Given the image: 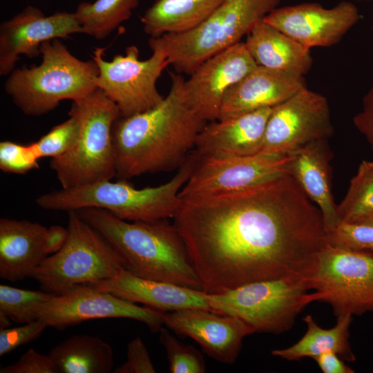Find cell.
Instances as JSON below:
<instances>
[{
  "instance_id": "obj_1",
  "label": "cell",
  "mask_w": 373,
  "mask_h": 373,
  "mask_svg": "<svg viewBox=\"0 0 373 373\" xmlns=\"http://www.w3.org/2000/svg\"><path fill=\"white\" fill-rule=\"evenodd\" d=\"M174 220L207 294L291 276L308 278L327 245L320 209L289 174L182 200Z\"/></svg>"
},
{
  "instance_id": "obj_29",
  "label": "cell",
  "mask_w": 373,
  "mask_h": 373,
  "mask_svg": "<svg viewBox=\"0 0 373 373\" xmlns=\"http://www.w3.org/2000/svg\"><path fill=\"white\" fill-rule=\"evenodd\" d=\"M340 221L357 223L373 215V161L363 160L337 204Z\"/></svg>"
},
{
  "instance_id": "obj_9",
  "label": "cell",
  "mask_w": 373,
  "mask_h": 373,
  "mask_svg": "<svg viewBox=\"0 0 373 373\" xmlns=\"http://www.w3.org/2000/svg\"><path fill=\"white\" fill-rule=\"evenodd\" d=\"M68 213L65 244L47 256L32 276L44 291L55 295L110 279L126 269L120 256L95 228L76 211Z\"/></svg>"
},
{
  "instance_id": "obj_16",
  "label": "cell",
  "mask_w": 373,
  "mask_h": 373,
  "mask_svg": "<svg viewBox=\"0 0 373 373\" xmlns=\"http://www.w3.org/2000/svg\"><path fill=\"white\" fill-rule=\"evenodd\" d=\"M257 65L240 41L202 62L182 84L186 103L202 119H218L224 97Z\"/></svg>"
},
{
  "instance_id": "obj_43",
  "label": "cell",
  "mask_w": 373,
  "mask_h": 373,
  "mask_svg": "<svg viewBox=\"0 0 373 373\" xmlns=\"http://www.w3.org/2000/svg\"><path fill=\"white\" fill-rule=\"evenodd\" d=\"M357 1H371V0H357Z\"/></svg>"
},
{
  "instance_id": "obj_3",
  "label": "cell",
  "mask_w": 373,
  "mask_h": 373,
  "mask_svg": "<svg viewBox=\"0 0 373 373\" xmlns=\"http://www.w3.org/2000/svg\"><path fill=\"white\" fill-rule=\"evenodd\" d=\"M116 250L126 270L137 276L202 290L178 228L167 219L127 221L108 211H76Z\"/></svg>"
},
{
  "instance_id": "obj_17",
  "label": "cell",
  "mask_w": 373,
  "mask_h": 373,
  "mask_svg": "<svg viewBox=\"0 0 373 373\" xmlns=\"http://www.w3.org/2000/svg\"><path fill=\"white\" fill-rule=\"evenodd\" d=\"M75 33L83 31L74 12H59L45 16L37 7L25 8L0 26V75H8L20 55L38 57L44 41Z\"/></svg>"
},
{
  "instance_id": "obj_26",
  "label": "cell",
  "mask_w": 373,
  "mask_h": 373,
  "mask_svg": "<svg viewBox=\"0 0 373 373\" xmlns=\"http://www.w3.org/2000/svg\"><path fill=\"white\" fill-rule=\"evenodd\" d=\"M352 317L350 314L338 316L334 327L323 329L308 314L303 318L307 330L302 338L289 347L273 350L271 353L274 356L293 361L307 357L314 359L321 354L333 352L343 360L352 362L356 358L349 341Z\"/></svg>"
},
{
  "instance_id": "obj_18",
  "label": "cell",
  "mask_w": 373,
  "mask_h": 373,
  "mask_svg": "<svg viewBox=\"0 0 373 373\" xmlns=\"http://www.w3.org/2000/svg\"><path fill=\"white\" fill-rule=\"evenodd\" d=\"M164 325L196 341L215 360L233 363L243 339L254 329L238 317L201 308L184 309L164 314Z\"/></svg>"
},
{
  "instance_id": "obj_21",
  "label": "cell",
  "mask_w": 373,
  "mask_h": 373,
  "mask_svg": "<svg viewBox=\"0 0 373 373\" xmlns=\"http://www.w3.org/2000/svg\"><path fill=\"white\" fill-rule=\"evenodd\" d=\"M306 87L303 77L257 66L226 93L218 119L273 108Z\"/></svg>"
},
{
  "instance_id": "obj_41",
  "label": "cell",
  "mask_w": 373,
  "mask_h": 373,
  "mask_svg": "<svg viewBox=\"0 0 373 373\" xmlns=\"http://www.w3.org/2000/svg\"><path fill=\"white\" fill-rule=\"evenodd\" d=\"M10 318L5 314L0 312V327L5 329L10 325Z\"/></svg>"
},
{
  "instance_id": "obj_34",
  "label": "cell",
  "mask_w": 373,
  "mask_h": 373,
  "mask_svg": "<svg viewBox=\"0 0 373 373\" xmlns=\"http://www.w3.org/2000/svg\"><path fill=\"white\" fill-rule=\"evenodd\" d=\"M39 160L32 143L22 144L9 140L0 142V169L3 172L26 174L39 169Z\"/></svg>"
},
{
  "instance_id": "obj_36",
  "label": "cell",
  "mask_w": 373,
  "mask_h": 373,
  "mask_svg": "<svg viewBox=\"0 0 373 373\" xmlns=\"http://www.w3.org/2000/svg\"><path fill=\"white\" fill-rule=\"evenodd\" d=\"M149 352L140 337L127 345L126 361L114 370V373H155Z\"/></svg>"
},
{
  "instance_id": "obj_24",
  "label": "cell",
  "mask_w": 373,
  "mask_h": 373,
  "mask_svg": "<svg viewBox=\"0 0 373 373\" xmlns=\"http://www.w3.org/2000/svg\"><path fill=\"white\" fill-rule=\"evenodd\" d=\"M246 37L244 43L257 66L299 77L310 70V49L263 20Z\"/></svg>"
},
{
  "instance_id": "obj_13",
  "label": "cell",
  "mask_w": 373,
  "mask_h": 373,
  "mask_svg": "<svg viewBox=\"0 0 373 373\" xmlns=\"http://www.w3.org/2000/svg\"><path fill=\"white\" fill-rule=\"evenodd\" d=\"M290 160L291 155L262 153L220 158L199 156L179 196L182 200H185L250 188L288 174Z\"/></svg>"
},
{
  "instance_id": "obj_27",
  "label": "cell",
  "mask_w": 373,
  "mask_h": 373,
  "mask_svg": "<svg viewBox=\"0 0 373 373\" xmlns=\"http://www.w3.org/2000/svg\"><path fill=\"white\" fill-rule=\"evenodd\" d=\"M57 373H109L114 365L111 345L98 336H70L48 354Z\"/></svg>"
},
{
  "instance_id": "obj_37",
  "label": "cell",
  "mask_w": 373,
  "mask_h": 373,
  "mask_svg": "<svg viewBox=\"0 0 373 373\" xmlns=\"http://www.w3.org/2000/svg\"><path fill=\"white\" fill-rule=\"evenodd\" d=\"M0 373H57L49 355L32 348L23 354L13 364L2 367Z\"/></svg>"
},
{
  "instance_id": "obj_11",
  "label": "cell",
  "mask_w": 373,
  "mask_h": 373,
  "mask_svg": "<svg viewBox=\"0 0 373 373\" xmlns=\"http://www.w3.org/2000/svg\"><path fill=\"white\" fill-rule=\"evenodd\" d=\"M151 56L140 59L136 46H128L125 55H115L111 61L104 59L105 48L95 47L92 59L99 75L97 88L117 106L121 117L144 112L159 105L164 99L156 88V82L169 65L165 52L149 43Z\"/></svg>"
},
{
  "instance_id": "obj_15",
  "label": "cell",
  "mask_w": 373,
  "mask_h": 373,
  "mask_svg": "<svg viewBox=\"0 0 373 373\" xmlns=\"http://www.w3.org/2000/svg\"><path fill=\"white\" fill-rule=\"evenodd\" d=\"M360 19L358 8L343 1L330 8L314 2L278 7L263 21L311 49L336 44Z\"/></svg>"
},
{
  "instance_id": "obj_42",
  "label": "cell",
  "mask_w": 373,
  "mask_h": 373,
  "mask_svg": "<svg viewBox=\"0 0 373 373\" xmlns=\"http://www.w3.org/2000/svg\"><path fill=\"white\" fill-rule=\"evenodd\" d=\"M357 223H361V224H372L373 225V215L362 220L359 222Z\"/></svg>"
},
{
  "instance_id": "obj_31",
  "label": "cell",
  "mask_w": 373,
  "mask_h": 373,
  "mask_svg": "<svg viewBox=\"0 0 373 373\" xmlns=\"http://www.w3.org/2000/svg\"><path fill=\"white\" fill-rule=\"evenodd\" d=\"M160 341L164 347L171 373H204L205 362L194 347L184 345L166 328L160 330Z\"/></svg>"
},
{
  "instance_id": "obj_12",
  "label": "cell",
  "mask_w": 373,
  "mask_h": 373,
  "mask_svg": "<svg viewBox=\"0 0 373 373\" xmlns=\"http://www.w3.org/2000/svg\"><path fill=\"white\" fill-rule=\"evenodd\" d=\"M333 131L327 98L306 87L272 108L260 153L289 155Z\"/></svg>"
},
{
  "instance_id": "obj_19",
  "label": "cell",
  "mask_w": 373,
  "mask_h": 373,
  "mask_svg": "<svg viewBox=\"0 0 373 373\" xmlns=\"http://www.w3.org/2000/svg\"><path fill=\"white\" fill-rule=\"evenodd\" d=\"M272 108L242 113L207 122L195 151L201 157L248 156L261 151Z\"/></svg>"
},
{
  "instance_id": "obj_35",
  "label": "cell",
  "mask_w": 373,
  "mask_h": 373,
  "mask_svg": "<svg viewBox=\"0 0 373 373\" xmlns=\"http://www.w3.org/2000/svg\"><path fill=\"white\" fill-rule=\"evenodd\" d=\"M48 327L39 320L24 323L22 326L0 330V356L7 354L18 347L38 338Z\"/></svg>"
},
{
  "instance_id": "obj_40",
  "label": "cell",
  "mask_w": 373,
  "mask_h": 373,
  "mask_svg": "<svg viewBox=\"0 0 373 373\" xmlns=\"http://www.w3.org/2000/svg\"><path fill=\"white\" fill-rule=\"evenodd\" d=\"M68 235V229L52 225L47 230V249L49 255L58 251L65 244Z\"/></svg>"
},
{
  "instance_id": "obj_10",
  "label": "cell",
  "mask_w": 373,
  "mask_h": 373,
  "mask_svg": "<svg viewBox=\"0 0 373 373\" xmlns=\"http://www.w3.org/2000/svg\"><path fill=\"white\" fill-rule=\"evenodd\" d=\"M308 280L316 301L329 304L336 317L373 312V253L327 243Z\"/></svg>"
},
{
  "instance_id": "obj_25",
  "label": "cell",
  "mask_w": 373,
  "mask_h": 373,
  "mask_svg": "<svg viewBox=\"0 0 373 373\" xmlns=\"http://www.w3.org/2000/svg\"><path fill=\"white\" fill-rule=\"evenodd\" d=\"M224 0H156L140 18L150 37L193 30L207 20Z\"/></svg>"
},
{
  "instance_id": "obj_39",
  "label": "cell",
  "mask_w": 373,
  "mask_h": 373,
  "mask_svg": "<svg viewBox=\"0 0 373 373\" xmlns=\"http://www.w3.org/2000/svg\"><path fill=\"white\" fill-rule=\"evenodd\" d=\"M314 360L323 373H353L354 370L347 365L336 353L327 352L315 357Z\"/></svg>"
},
{
  "instance_id": "obj_4",
  "label": "cell",
  "mask_w": 373,
  "mask_h": 373,
  "mask_svg": "<svg viewBox=\"0 0 373 373\" xmlns=\"http://www.w3.org/2000/svg\"><path fill=\"white\" fill-rule=\"evenodd\" d=\"M198 160L194 150L175 175L159 186L137 189L124 180H104L44 193L37 198L36 204L45 210L67 212L102 209L127 221L174 218L182 203L180 192Z\"/></svg>"
},
{
  "instance_id": "obj_7",
  "label": "cell",
  "mask_w": 373,
  "mask_h": 373,
  "mask_svg": "<svg viewBox=\"0 0 373 373\" xmlns=\"http://www.w3.org/2000/svg\"><path fill=\"white\" fill-rule=\"evenodd\" d=\"M280 0H224L195 28L150 37L160 47L176 73L190 75L202 62L240 41L257 23L278 8Z\"/></svg>"
},
{
  "instance_id": "obj_32",
  "label": "cell",
  "mask_w": 373,
  "mask_h": 373,
  "mask_svg": "<svg viewBox=\"0 0 373 373\" xmlns=\"http://www.w3.org/2000/svg\"><path fill=\"white\" fill-rule=\"evenodd\" d=\"M52 127L32 145L39 159L56 158L67 153L74 146L79 133V122L72 115Z\"/></svg>"
},
{
  "instance_id": "obj_22",
  "label": "cell",
  "mask_w": 373,
  "mask_h": 373,
  "mask_svg": "<svg viewBox=\"0 0 373 373\" xmlns=\"http://www.w3.org/2000/svg\"><path fill=\"white\" fill-rule=\"evenodd\" d=\"M48 227L37 222L0 219V277L10 282L32 278L44 259Z\"/></svg>"
},
{
  "instance_id": "obj_23",
  "label": "cell",
  "mask_w": 373,
  "mask_h": 373,
  "mask_svg": "<svg viewBox=\"0 0 373 373\" xmlns=\"http://www.w3.org/2000/svg\"><path fill=\"white\" fill-rule=\"evenodd\" d=\"M332 152L327 140L311 142L294 153L287 173L320 209L327 235L340 222L332 194Z\"/></svg>"
},
{
  "instance_id": "obj_6",
  "label": "cell",
  "mask_w": 373,
  "mask_h": 373,
  "mask_svg": "<svg viewBox=\"0 0 373 373\" xmlns=\"http://www.w3.org/2000/svg\"><path fill=\"white\" fill-rule=\"evenodd\" d=\"M68 115L79 122L73 148L51 159L50 166L61 188H76L116 176L115 151L112 130L120 117L117 105L99 88L73 101Z\"/></svg>"
},
{
  "instance_id": "obj_14",
  "label": "cell",
  "mask_w": 373,
  "mask_h": 373,
  "mask_svg": "<svg viewBox=\"0 0 373 373\" xmlns=\"http://www.w3.org/2000/svg\"><path fill=\"white\" fill-rule=\"evenodd\" d=\"M164 312L81 285L55 295L43 306L38 320L47 327L64 329L93 319L129 318L144 323L152 332H159L164 325Z\"/></svg>"
},
{
  "instance_id": "obj_2",
  "label": "cell",
  "mask_w": 373,
  "mask_h": 373,
  "mask_svg": "<svg viewBox=\"0 0 373 373\" xmlns=\"http://www.w3.org/2000/svg\"><path fill=\"white\" fill-rule=\"evenodd\" d=\"M170 76L169 92L159 105L120 116L113 124L116 176L119 180L178 169L195 150L198 136L208 122L184 99L182 74L170 72Z\"/></svg>"
},
{
  "instance_id": "obj_38",
  "label": "cell",
  "mask_w": 373,
  "mask_h": 373,
  "mask_svg": "<svg viewBox=\"0 0 373 373\" xmlns=\"http://www.w3.org/2000/svg\"><path fill=\"white\" fill-rule=\"evenodd\" d=\"M353 122L373 151V84L364 96L362 109L354 117Z\"/></svg>"
},
{
  "instance_id": "obj_8",
  "label": "cell",
  "mask_w": 373,
  "mask_h": 373,
  "mask_svg": "<svg viewBox=\"0 0 373 373\" xmlns=\"http://www.w3.org/2000/svg\"><path fill=\"white\" fill-rule=\"evenodd\" d=\"M307 278L291 276L243 285L220 294L206 293L211 312L240 318L255 332L289 331L303 309L316 301Z\"/></svg>"
},
{
  "instance_id": "obj_5",
  "label": "cell",
  "mask_w": 373,
  "mask_h": 373,
  "mask_svg": "<svg viewBox=\"0 0 373 373\" xmlns=\"http://www.w3.org/2000/svg\"><path fill=\"white\" fill-rule=\"evenodd\" d=\"M41 62L15 68L4 89L14 104L29 116H40L54 110L63 100L80 99L97 88L96 63L75 57L58 39L40 46Z\"/></svg>"
},
{
  "instance_id": "obj_33",
  "label": "cell",
  "mask_w": 373,
  "mask_h": 373,
  "mask_svg": "<svg viewBox=\"0 0 373 373\" xmlns=\"http://www.w3.org/2000/svg\"><path fill=\"white\" fill-rule=\"evenodd\" d=\"M327 243L352 250L373 253V225L340 221L327 235Z\"/></svg>"
},
{
  "instance_id": "obj_28",
  "label": "cell",
  "mask_w": 373,
  "mask_h": 373,
  "mask_svg": "<svg viewBox=\"0 0 373 373\" xmlns=\"http://www.w3.org/2000/svg\"><path fill=\"white\" fill-rule=\"evenodd\" d=\"M140 0H97L82 2L74 12L83 33L97 39L108 36L128 20Z\"/></svg>"
},
{
  "instance_id": "obj_20",
  "label": "cell",
  "mask_w": 373,
  "mask_h": 373,
  "mask_svg": "<svg viewBox=\"0 0 373 373\" xmlns=\"http://www.w3.org/2000/svg\"><path fill=\"white\" fill-rule=\"evenodd\" d=\"M86 285L164 312L189 308L211 312L202 290L142 278L126 269L110 279Z\"/></svg>"
},
{
  "instance_id": "obj_30",
  "label": "cell",
  "mask_w": 373,
  "mask_h": 373,
  "mask_svg": "<svg viewBox=\"0 0 373 373\" xmlns=\"http://www.w3.org/2000/svg\"><path fill=\"white\" fill-rule=\"evenodd\" d=\"M55 294L45 291H33L0 285V312L11 321L24 324L38 320L43 306Z\"/></svg>"
}]
</instances>
